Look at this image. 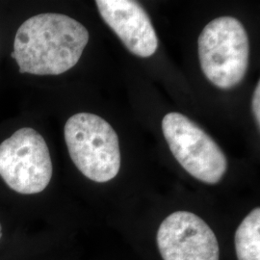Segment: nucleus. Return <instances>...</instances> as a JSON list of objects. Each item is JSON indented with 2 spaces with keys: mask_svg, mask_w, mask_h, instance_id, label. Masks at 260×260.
I'll list each match as a JSON object with an SVG mask.
<instances>
[{
  "mask_svg": "<svg viewBox=\"0 0 260 260\" xmlns=\"http://www.w3.org/2000/svg\"><path fill=\"white\" fill-rule=\"evenodd\" d=\"M88 42L89 32L79 21L62 14L45 13L20 25L11 55L20 74L62 75L78 63Z\"/></svg>",
  "mask_w": 260,
  "mask_h": 260,
  "instance_id": "f257e3e1",
  "label": "nucleus"
},
{
  "mask_svg": "<svg viewBox=\"0 0 260 260\" xmlns=\"http://www.w3.org/2000/svg\"><path fill=\"white\" fill-rule=\"evenodd\" d=\"M64 135L70 156L85 177L99 183L117 177L121 168L119 138L104 119L77 113L66 122Z\"/></svg>",
  "mask_w": 260,
  "mask_h": 260,
  "instance_id": "f03ea898",
  "label": "nucleus"
},
{
  "mask_svg": "<svg viewBox=\"0 0 260 260\" xmlns=\"http://www.w3.org/2000/svg\"><path fill=\"white\" fill-rule=\"evenodd\" d=\"M198 47L202 70L216 87L231 89L244 79L249 67L250 44L238 19L221 17L210 21L202 31Z\"/></svg>",
  "mask_w": 260,
  "mask_h": 260,
  "instance_id": "7ed1b4c3",
  "label": "nucleus"
},
{
  "mask_svg": "<svg viewBox=\"0 0 260 260\" xmlns=\"http://www.w3.org/2000/svg\"><path fill=\"white\" fill-rule=\"evenodd\" d=\"M53 173L44 137L22 127L0 144V177L15 192L33 195L47 188Z\"/></svg>",
  "mask_w": 260,
  "mask_h": 260,
  "instance_id": "20e7f679",
  "label": "nucleus"
},
{
  "mask_svg": "<svg viewBox=\"0 0 260 260\" xmlns=\"http://www.w3.org/2000/svg\"><path fill=\"white\" fill-rule=\"evenodd\" d=\"M169 148L188 174L207 184H217L228 170L226 157L207 133L180 113L172 112L162 120Z\"/></svg>",
  "mask_w": 260,
  "mask_h": 260,
  "instance_id": "39448f33",
  "label": "nucleus"
},
{
  "mask_svg": "<svg viewBox=\"0 0 260 260\" xmlns=\"http://www.w3.org/2000/svg\"><path fill=\"white\" fill-rule=\"evenodd\" d=\"M163 260H219L220 248L210 226L198 215L177 211L169 215L157 232Z\"/></svg>",
  "mask_w": 260,
  "mask_h": 260,
  "instance_id": "423d86ee",
  "label": "nucleus"
},
{
  "mask_svg": "<svg viewBox=\"0 0 260 260\" xmlns=\"http://www.w3.org/2000/svg\"><path fill=\"white\" fill-rule=\"evenodd\" d=\"M103 20L134 55L148 58L158 48L156 32L148 13L136 1L96 0Z\"/></svg>",
  "mask_w": 260,
  "mask_h": 260,
  "instance_id": "0eeeda50",
  "label": "nucleus"
},
{
  "mask_svg": "<svg viewBox=\"0 0 260 260\" xmlns=\"http://www.w3.org/2000/svg\"><path fill=\"white\" fill-rule=\"evenodd\" d=\"M238 260H260V208L256 207L242 221L235 237Z\"/></svg>",
  "mask_w": 260,
  "mask_h": 260,
  "instance_id": "6e6552de",
  "label": "nucleus"
},
{
  "mask_svg": "<svg viewBox=\"0 0 260 260\" xmlns=\"http://www.w3.org/2000/svg\"><path fill=\"white\" fill-rule=\"evenodd\" d=\"M252 112L257 125H260V82L256 85L252 96Z\"/></svg>",
  "mask_w": 260,
  "mask_h": 260,
  "instance_id": "1a4fd4ad",
  "label": "nucleus"
},
{
  "mask_svg": "<svg viewBox=\"0 0 260 260\" xmlns=\"http://www.w3.org/2000/svg\"><path fill=\"white\" fill-rule=\"evenodd\" d=\"M1 224H0V239H1V236H2V232H1Z\"/></svg>",
  "mask_w": 260,
  "mask_h": 260,
  "instance_id": "9d476101",
  "label": "nucleus"
}]
</instances>
